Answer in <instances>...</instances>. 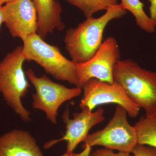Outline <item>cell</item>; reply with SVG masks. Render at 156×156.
<instances>
[{"label":"cell","instance_id":"10","mask_svg":"<svg viewBox=\"0 0 156 156\" xmlns=\"http://www.w3.org/2000/svg\"><path fill=\"white\" fill-rule=\"evenodd\" d=\"M4 23L13 37L23 40L37 33V17L32 0H13L3 6Z\"/></svg>","mask_w":156,"mask_h":156},{"label":"cell","instance_id":"18","mask_svg":"<svg viewBox=\"0 0 156 156\" xmlns=\"http://www.w3.org/2000/svg\"><path fill=\"white\" fill-rule=\"evenodd\" d=\"M151 3L149 8L150 17L156 27V0H148Z\"/></svg>","mask_w":156,"mask_h":156},{"label":"cell","instance_id":"6","mask_svg":"<svg viewBox=\"0 0 156 156\" xmlns=\"http://www.w3.org/2000/svg\"><path fill=\"white\" fill-rule=\"evenodd\" d=\"M26 75L36 89L33 94V107L44 112L48 119L57 123L58 111L64 102L81 95L82 89L67 88L55 83L46 76L37 77L31 69L26 71Z\"/></svg>","mask_w":156,"mask_h":156},{"label":"cell","instance_id":"4","mask_svg":"<svg viewBox=\"0 0 156 156\" xmlns=\"http://www.w3.org/2000/svg\"><path fill=\"white\" fill-rule=\"evenodd\" d=\"M22 41L26 60L35 62L56 80L78 87L76 63L65 57L58 47L46 43L37 33Z\"/></svg>","mask_w":156,"mask_h":156},{"label":"cell","instance_id":"8","mask_svg":"<svg viewBox=\"0 0 156 156\" xmlns=\"http://www.w3.org/2000/svg\"><path fill=\"white\" fill-rule=\"evenodd\" d=\"M83 96L80 107L92 111L96 106L114 103L121 105L128 115L134 118L139 114L140 108L130 99L125 90L116 82L109 83L96 79L89 80L84 85Z\"/></svg>","mask_w":156,"mask_h":156},{"label":"cell","instance_id":"7","mask_svg":"<svg viewBox=\"0 0 156 156\" xmlns=\"http://www.w3.org/2000/svg\"><path fill=\"white\" fill-rule=\"evenodd\" d=\"M120 50L115 37H107L91 59L83 63H76L79 88L92 79L109 83H114V69L120 60Z\"/></svg>","mask_w":156,"mask_h":156},{"label":"cell","instance_id":"1","mask_svg":"<svg viewBox=\"0 0 156 156\" xmlns=\"http://www.w3.org/2000/svg\"><path fill=\"white\" fill-rule=\"evenodd\" d=\"M127 11L119 4L106 10L98 18L90 17L75 28L66 33V49L71 60L76 63L86 62L94 56L102 43L105 30L109 23L122 18Z\"/></svg>","mask_w":156,"mask_h":156},{"label":"cell","instance_id":"2","mask_svg":"<svg viewBox=\"0 0 156 156\" xmlns=\"http://www.w3.org/2000/svg\"><path fill=\"white\" fill-rule=\"evenodd\" d=\"M114 82L146 116L156 115V73L142 68L131 59L119 60L114 69Z\"/></svg>","mask_w":156,"mask_h":156},{"label":"cell","instance_id":"20","mask_svg":"<svg viewBox=\"0 0 156 156\" xmlns=\"http://www.w3.org/2000/svg\"><path fill=\"white\" fill-rule=\"evenodd\" d=\"M61 156H76V154L73 153H68L66 152L64 154Z\"/></svg>","mask_w":156,"mask_h":156},{"label":"cell","instance_id":"17","mask_svg":"<svg viewBox=\"0 0 156 156\" xmlns=\"http://www.w3.org/2000/svg\"><path fill=\"white\" fill-rule=\"evenodd\" d=\"M90 156H133L131 153L119 151L118 153L114 152L113 151L108 149H98L92 152Z\"/></svg>","mask_w":156,"mask_h":156},{"label":"cell","instance_id":"11","mask_svg":"<svg viewBox=\"0 0 156 156\" xmlns=\"http://www.w3.org/2000/svg\"><path fill=\"white\" fill-rule=\"evenodd\" d=\"M0 156H44L29 132L14 130L0 136Z\"/></svg>","mask_w":156,"mask_h":156},{"label":"cell","instance_id":"19","mask_svg":"<svg viewBox=\"0 0 156 156\" xmlns=\"http://www.w3.org/2000/svg\"><path fill=\"white\" fill-rule=\"evenodd\" d=\"M4 22V15L3 12V5H0V28L1 25Z\"/></svg>","mask_w":156,"mask_h":156},{"label":"cell","instance_id":"22","mask_svg":"<svg viewBox=\"0 0 156 156\" xmlns=\"http://www.w3.org/2000/svg\"><path fill=\"white\" fill-rule=\"evenodd\" d=\"M155 57H156V56H155Z\"/></svg>","mask_w":156,"mask_h":156},{"label":"cell","instance_id":"3","mask_svg":"<svg viewBox=\"0 0 156 156\" xmlns=\"http://www.w3.org/2000/svg\"><path fill=\"white\" fill-rule=\"evenodd\" d=\"M25 60L23 47L18 46L0 61V93L16 114L23 121L29 122L30 112L21 102L30 87L23 69Z\"/></svg>","mask_w":156,"mask_h":156},{"label":"cell","instance_id":"13","mask_svg":"<svg viewBox=\"0 0 156 156\" xmlns=\"http://www.w3.org/2000/svg\"><path fill=\"white\" fill-rule=\"evenodd\" d=\"M134 127L138 144L149 146L156 149V115L141 117Z\"/></svg>","mask_w":156,"mask_h":156},{"label":"cell","instance_id":"14","mask_svg":"<svg viewBox=\"0 0 156 156\" xmlns=\"http://www.w3.org/2000/svg\"><path fill=\"white\" fill-rule=\"evenodd\" d=\"M122 5L135 18L136 25L148 33H153L156 27L144 11V4L140 0H121Z\"/></svg>","mask_w":156,"mask_h":156},{"label":"cell","instance_id":"12","mask_svg":"<svg viewBox=\"0 0 156 156\" xmlns=\"http://www.w3.org/2000/svg\"><path fill=\"white\" fill-rule=\"evenodd\" d=\"M36 10L37 34L43 39L54 30L61 31L65 27L62 21V9L57 0H32Z\"/></svg>","mask_w":156,"mask_h":156},{"label":"cell","instance_id":"16","mask_svg":"<svg viewBox=\"0 0 156 156\" xmlns=\"http://www.w3.org/2000/svg\"><path fill=\"white\" fill-rule=\"evenodd\" d=\"M132 153L133 156H156V149L149 146L137 144Z\"/></svg>","mask_w":156,"mask_h":156},{"label":"cell","instance_id":"21","mask_svg":"<svg viewBox=\"0 0 156 156\" xmlns=\"http://www.w3.org/2000/svg\"><path fill=\"white\" fill-rule=\"evenodd\" d=\"M13 0H0V5H3V4H6V3L11 2Z\"/></svg>","mask_w":156,"mask_h":156},{"label":"cell","instance_id":"15","mask_svg":"<svg viewBox=\"0 0 156 156\" xmlns=\"http://www.w3.org/2000/svg\"><path fill=\"white\" fill-rule=\"evenodd\" d=\"M77 7L83 13L87 18L92 17L99 11L107 10L119 3L117 0H66Z\"/></svg>","mask_w":156,"mask_h":156},{"label":"cell","instance_id":"5","mask_svg":"<svg viewBox=\"0 0 156 156\" xmlns=\"http://www.w3.org/2000/svg\"><path fill=\"white\" fill-rule=\"evenodd\" d=\"M127 115L124 108L117 105L107 125L102 130L88 134L82 147L101 146L112 151L132 153L138 140L136 129L128 122Z\"/></svg>","mask_w":156,"mask_h":156},{"label":"cell","instance_id":"9","mask_svg":"<svg viewBox=\"0 0 156 156\" xmlns=\"http://www.w3.org/2000/svg\"><path fill=\"white\" fill-rule=\"evenodd\" d=\"M104 114V110L101 107L94 112L83 108L80 112L75 113L73 119H70L67 108L62 116L66 125L65 134L60 139L53 140L45 144L44 148H49L57 143L65 140L67 142L66 152L73 153L79 144L85 141L91 128L105 120Z\"/></svg>","mask_w":156,"mask_h":156}]
</instances>
